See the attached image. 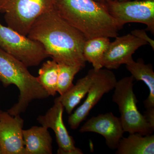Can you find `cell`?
<instances>
[{
  "mask_svg": "<svg viewBox=\"0 0 154 154\" xmlns=\"http://www.w3.org/2000/svg\"><path fill=\"white\" fill-rule=\"evenodd\" d=\"M27 36L41 44L48 57L58 63L82 69L85 66L83 50L87 38L65 21L54 8L35 20Z\"/></svg>",
  "mask_w": 154,
  "mask_h": 154,
  "instance_id": "cell-1",
  "label": "cell"
},
{
  "mask_svg": "<svg viewBox=\"0 0 154 154\" xmlns=\"http://www.w3.org/2000/svg\"><path fill=\"white\" fill-rule=\"evenodd\" d=\"M54 8L87 39L99 36L115 38L122 29L105 3L94 0H55Z\"/></svg>",
  "mask_w": 154,
  "mask_h": 154,
  "instance_id": "cell-2",
  "label": "cell"
},
{
  "mask_svg": "<svg viewBox=\"0 0 154 154\" xmlns=\"http://www.w3.org/2000/svg\"><path fill=\"white\" fill-rule=\"evenodd\" d=\"M27 68L22 62L0 48V81L5 87L14 85L20 93L18 102L8 111L13 116L25 112L33 100L50 96Z\"/></svg>",
  "mask_w": 154,
  "mask_h": 154,
  "instance_id": "cell-3",
  "label": "cell"
},
{
  "mask_svg": "<svg viewBox=\"0 0 154 154\" xmlns=\"http://www.w3.org/2000/svg\"><path fill=\"white\" fill-rule=\"evenodd\" d=\"M134 81L131 75L117 81L114 88L113 101L118 105L125 132L137 133L143 135L151 134L154 128L138 109L137 100L133 90Z\"/></svg>",
  "mask_w": 154,
  "mask_h": 154,
  "instance_id": "cell-4",
  "label": "cell"
},
{
  "mask_svg": "<svg viewBox=\"0 0 154 154\" xmlns=\"http://www.w3.org/2000/svg\"><path fill=\"white\" fill-rule=\"evenodd\" d=\"M55 0H0L8 27L27 36L37 18L53 8Z\"/></svg>",
  "mask_w": 154,
  "mask_h": 154,
  "instance_id": "cell-5",
  "label": "cell"
},
{
  "mask_svg": "<svg viewBox=\"0 0 154 154\" xmlns=\"http://www.w3.org/2000/svg\"><path fill=\"white\" fill-rule=\"evenodd\" d=\"M0 48L27 67L38 66L48 57L39 42L0 23Z\"/></svg>",
  "mask_w": 154,
  "mask_h": 154,
  "instance_id": "cell-6",
  "label": "cell"
},
{
  "mask_svg": "<svg viewBox=\"0 0 154 154\" xmlns=\"http://www.w3.org/2000/svg\"><path fill=\"white\" fill-rule=\"evenodd\" d=\"M105 4L122 28L127 23H142L146 25V30L154 34V0H110Z\"/></svg>",
  "mask_w": 154,
  "mask_h": 154,
  "instance_id": "cell-7",
  "label": "cell"
},
{
  "mask_svg": "<svg viewBox=\"0 0 154 154\" xmlns=\"http://www.w3.org/2000/svg\"><path fill=\"white\" fill-rule=\"evenodd\" d=\"M117 81L111 70L103 68L95 69L93 82L87 94V98L69 116L68 123L71 129L75 130L79 127L103 96L114 89Z\"/></svg>",
  "mask_w": 154,
  "mask_h": 154,
  "instance_id": "cell-8",
  "label": "cell"
},
{
  "mask_svg": "<svg viewBox=\"0 0 154 154\" xmlns=\"http://www.w3.org/2000/svg\"><path fill=\"white\" fill-rule=\"evenodd\" d=\"M64 110L61 103L56 98L53 106L44 115L39 116L37 121L42 126L54 131L58 146L57 154H82V150L75 146L73 138L69 134L64 124Z\"/></svg>",
  "mask_w": 154,
  "mask_h": 154,
  "instance_id": "cell-9",
  "label": "cell"
},
{
  "mask_svg": "<svg viewBox=\"0 0 154 154\" xmlns=\"http://www.w3.org/2000/svg\"><path fill=\"white\" fill-rule=\"evenodd\" d=\"M24 120L20 115L0 111V147L2 154H25Z\"/></svg>",
  "mask_w": 154,
  "mask_h": 154,
  "instance_id": "cell-10",
  "label": "cell"
},
{
  "mask_svg": "<svg viewBox=\"0 0 154 154\" xmlns=\"http://www.w3.org/2000/svg\"><path fill=\"white\" fill-rule=\"evenodd\" d=\"M115 38L110 42L102 60L103 67L108 69H117L125 64L132 59L133 54L138 48L148 45L131 33Z\"/></svg>",
  "mask_w": 154,
  "mask_h": 154,
  "instance_id": "cell-11",
  "label": "cell"
},
{
  "mask_svg": "<svg viewBox=\"0 0 154 154\" xmlns=\"http://www.w3.org/2000/svg\"><path fill=\"white\" fill-rule=\"evenodd\" d=\"M79 131L96 133L101 135L105 138L106 144L111 149L117 148L125 132L120 117L115 116L112 112L91 117L81 127Z\"/></svg>",
  "mask_w": 154,
  "mask_h": 154,
  "instance_id": "cell-12",
  "label": "cell"
},
{
  "mask_svg": "<svg viewBox=\"0 0 154 154\" xmlns=\"http://www.w3.org/2000/svg\"><path fill=\"white\" fill-rule=\"evenodd\" d=\"M23 137L25 154L53 153L52 138L46 128L34 126L23 130Z\"/></svg>",
  "mask_w": 154,
  "mask_h": 154,
  "instance_id": "cell-13",
  "label": "cell"
},
{
  "mask_svg": "<svg viewBox=\"0 0 154 154\" xmlns=\"http://www.w3.org/2000/svg\"><path fill=\"white\" fill-rule=\"evenodd\" d=\"M126 68L134 79L142 81L148 88L149 95L144 102L146 112H154V72L151 64L145 63L141 59L135 61L133 59L128 62Z\"/></svg>",
  "mask_w": 154,
  "mask_h": 154,
  "instance_id": "cell-14",
  "label": "cell"
},
{
  "mask_svg": "<svg viewBox=\"0 0 154 154\" xmlns=\"http://www.w3.org/2000/svg\"><path fill=\"white\" fill-rule=\"evenodd\" d=\"M94 72V68L90 69L85 76L78 80L69 90L56 98L68 114H71L75 107L87 95L93 82Z\"/></svg>",
  "mask_w": 154,
  "mask_h": 154,
  "instance_id": "cell-15",
  "label": "cell"
},
{
  "mask_svg": "<svg viewBox=\"0 0 154 154\" xmlns=\"http://www.w3.org/2000/svg\"><path fill=\"white\" fill-rule=\"evenodd\" d=\"M116 149L117 154H154V135L129 134L120 140Z\"/></svg>",
  "mask_w": 154,
  "mask_h": 154,
  "instance_id": "cell-16",
  "label": "cell"
},
{
  "mask_svg": "<svg viewBox=\"0 0 154 154\" xmlns=\"http://www.w3.org/2000/svg\"><path fill=\"white\" fill-rule=\"evenodd\" d=\"M110 42V38L103 36L87 39L85 42L83 50L84 58L92 64L95 69L103 67V57Z\"/></svg>",
  "mask_w": 154,
  "mask_h": 154,
  "instance_id": "cell-17",
  "label": "cell"
},
{
  "mask_svg": "<svg viewBox=\"0 0 154 154\" xmlns=\"http://www.w3.org/2000/svg\"><path fill=\"white\" fill-rule=\"evenodd\" d=\"M58 63L55 60L45 62L39 69L37 80L50 96H54L57 92Z\"/></svg>",
  "mask_w": 154,
  "mask_h": 154,
  "instance_id": "cell-18",
  "label": "cell"
},
{
  "mask_svg": "<svg viewBox=\"0 0 154 154\" xmlns=\"http://www.w3.org/2000/svg\"><path fill=\"white\" fill-rule=\"evenodd\" d=\"M58 65L57 92L61 96L72 87L75 75L82 68L79 66L63 63H58Z\"/></svg>",
  "mask_w": 154,
  "mask_h": 154,
  "instance_id": "cell-19",
  "label": "cell"
},
{
  "mask_svg": "<svg viewBox=\"0 0 154 154\" xmlns=\"http://www.w3.org/2000/svg\"><path fill=\"white\" fill-rule=\"evenodd\" d=\"M146 30H142V29H135L131 32L132 35L140 38L142 40L147 42L148 44L151 47L153 50H154V41L150 37H149L147 34Z\"/></svg>",
  "mask_w": 154,
  "mask_h": 154,
  "instance_id": "cell-20",
  "label": "cell"
},
{
  "mask_svg": "<svg viewBox=\"0 0 154 154\" xmlns=\"http://www.w3.org/2000/svg\"><path fill=\"white\" fill-rule=\"evenodd\" d=\"M94 1H96V2H99L105 3L107 2H108V1H110V0H94Z\"/></svg>",
  "mask_w": 154,
  "mask_h": 154,
  "instance_id": "cell-21",
  "label": "cell"
},
{
  "mask_svg": "<svg viewBox=\"0 0 154 154\" xmlns=\"http://www.w3.org/2000/svg\"><path fill=\"white\" fill-rule=\"evenodd\" d=\"M115 1H118V2H124V1H130V0H115Z\"/></svg>",
  "mask_w": 154,
  "mask_h": 154,
  "instance_id": "cell-22",
  "label": "cell"
},
{
  "mask_svg": "<svg viewBox=\"0 0 154 154\" xmlns=\"http://www.w3.org/2000/svg\"><path fill=\"white\" fill-rule=\"evenodd\" d=\"M0 154H2V150H1V147H0Z\"/></svg>",
  "mask_w": 154,
  "mask_h": 154,
  "instance_id": "cell-23",
  "label": "cell"
},
{
  "mask_svg": "<svg viewBox=\"0 0 154 154\" xmlns=\"http://www.w3.org/2000/svg\"></svg>",
  "mask_w": 154,
  "mask_h": 154,
  "instance_id": "cell-24",
  "label": "cell"
}]
</instances>
